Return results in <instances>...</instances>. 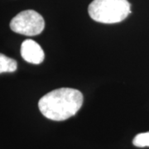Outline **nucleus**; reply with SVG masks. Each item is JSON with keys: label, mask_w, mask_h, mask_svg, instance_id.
<instances>
[{"label": "nucleus", "mask_w": 149, "mask_h": 149, "mask_svg": "<svg viewBox=\"0 0 149 149\" xmlns=\"http://www.w3.org/2000/svg\"><path fill=\"white\" fill-rule=\"evenodd\" d=\"M83 104V95L72 88H61L47 93L40 99L38 108L46 118L63 121L74 116Z\"/></svg>", "instance_id": "nucleus-1"}, {"label": "nucleus", "mask_w": 149, "mask_h": 149, "mask_svg": "<svg viewBox=\"0 0 149 149\" xmlns=\"http://www.w3.org/2000/svg\"><path fill=\"white\" fill-rule=\"evenodd\" d=\"M88 12L93 20L112 24L123 21L131 13V5L128 0H94Z\"/></svg>", "instance_id": "nucleus-2"}, {"label": "nucleus", "mask_w": 149, "mask_h": 149, "mask_svg": "<svg viewBox=\"0 0 149 149\" xmlns=\"http://www.w3.org/2000/svg\"><path fill=\"white\" fill-rule=\"evenodd\" d=\"M10 27L14 32L31 37L42 32L45 22L42 15L36 11L25 10L12 19Z\"/></svg>", "instance_id": "nucleus-3"}, {"label": "nucleus", "mask_w": 149, "mask_h": 149, "mask_svg": "<svg viewBox=\"0 0 149 149\" xmlns=\"http://www.w3.org/2000/svg\"><path fill=\"white\" fill-rule=\"evenodd\" d=\"M21 56L27 62L35 65L41 64L45 58L42 48L31 39H27L22 43Z\"/></svg>", "instance_id": "nucleus-4"}, {"label": "nucleus", "mask_w": 149, "mask_h": 149, "mask_svg": "<svg viewBox=\"0 0 149 149\" xmlns=\"http://www.w3.org/2000/svg\"><path fill=\"white\" fill-rule=\"evenodd\" d=\"M17 68V63L14 59L10 58L0 53V74L7 72H14Z\"/></svg>", "instance_id": "nucleus-5"}, {"label": "nucleus", "mask_w": 149, "mask_h": 149, "mask_svg": "<svg viewBox=\"0 0 149 149\" xmlns=\"http://www.w3.org/2000/svg\"><path fill=\"white\" fill-rule=\"evenodd\" d=\"M133 143L138 148L149 147V132L139 133L135 136L133 140Z\"/></svg>", "instance_id": "nucleus-6"}]
</instances>
